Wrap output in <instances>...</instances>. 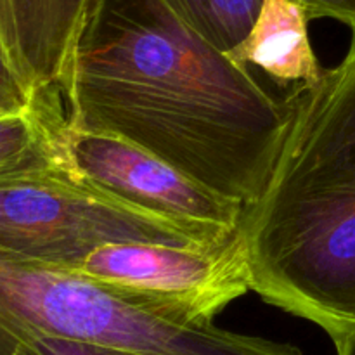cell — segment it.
Returning a JSON list of instances; mask_svg holds the SVG:
<instances>
[{
    "instance_id": "7c38bea8",
    "label": "cell",
    "mask_w": 355,
    "mask_h": 355,
    "mask_svg": "<svg viewBox=\"0 0 355 355\" xmlns=\"http://www.w3.org/2000/svg\"><path fill=\"white\" fill-rule=\"evenodd\" d=\"M307 12L309 19H336L355 28V0H293Z\"/></svg>"
},
{
    "instance_id": "5bb4252c",
    "label": "cell",
    "mask_w": 355,
    "mask_h": 355,
    "mask_svg": "<svg viewBox=\"0 0 355 355\" xmlns=\"http://www.w3.org/2000/svg\"><path fill=\"white\" fill-rule=\"evenodd\" d=\"M336 354L338 355H355V326L350 329L349 335L342 340L340 345H336Z\"/></svg>"
},
{
    "instance_id": "5b68a950",
    "label": "cell",
    "mask_w": 355,
    "mask_h": 355,
    "mask_svg": "<svg viewBox=\"0 0 355 355\" xmlns=\"http://www.w3.org/2000/svg\"><path fill=\"white\" fill-rule=\"evenodd\" d=\"M55 269L187 324H210L252 290L238 229L227 241L211 246L104 245L80 262Z\"/></svg>"
},
{
    "instance_id": "8fae6325",
    "label": "cell",
    "mask_w": 355,
    "mask_h": 355,
    "mask_svg": "<svg viewBox=\"0 0 355 355\" xmlns=\"http://www.w3.org/2000/svg\"><path fill=\"white\" fill-rule=\"evenodd\" d=\"M0 355H137L44 331L0 314Z\"/></svg>"
},
{
    "instance_id": "30bf717a",
    "label": "cell",
    "mask_w": 355,
    "mask_h": 355,
    "mask_svg": "<svg viewBox=\"0 0 355 355\" xmlns=\"http://www.w3.org/2000/svg\"><path fill=\"white\" fill-rule=\"evenodd\" d=\"M194 31L229 52L255 24L263 0H165Z\"/></svg>"
},
{
    "instance_id": "277c9868",
    "label": "cell",
    "mask_w": 355,
    "mask_h": 355,
    "mask_svg": "<svg viewBox=\"0 0 355 355\" xmlns=\"http://www.w3.org/2000/svg\"><path fill=\"white\" fill-rule=\"evenodd\" d=\"M236 231L151 214L83 182L69 170L0 179V255L69 267L114 243L211 246Z\"/></svg>"
},
{
    "instance_id": "8992f818",
    "label": "cell",
    "mask_w": 355,
    "mask_h": 355,
    "mask_svg": "<svg viewBox=\"0 0 355 355\" xmlns=\"http://www.w3.org/2000/svg\"><path fill=\"white\" fill-rule=\"evenodd\" d=\"M62 149L69 172L110 196L184 224L238 229L245 205L208 189L132 142L66 121Z\"/></svg>"
},
{
    "instance_id": "9c48e42d",
    "label": "cell",
    "mask_w": 355,
    "mask_h": 355,
    "mask_svg": "<svg viewBox=\"0 0 355 355\" xmlns=\"http://www.w3.org/2000/svg\"><path fill=\"white\" fill-rule=\"evenodd\" d=\"M66 121L59 89L42 90L26 106L0 113V179L68 170L62 149Z\"/></svg>"
},
{
    "instance_id": "3957f363",
    "label": "cell",
    "mask_w": 355,
    "mask_h": 355,
    "mask_svg": "<svg viewBox=\"0 0 355 355\" xmlns=\"http://www.w3.org/2000/svg\"><path fill=\"white\" fill-rule=\"evenodd\" d=\"M0 314L44 331L137 355H304L298 347L187 324L85 277L0 255Z\"/></svg>"
},
{
    "instance_id": "6da1fadb",
    "label": "cell",
    "mask_w": 355,
    "mask_h": 355,
    "mask_svg": "<svg viewBox=\"0 0 355 355\" xmlns=\"http://www.w3.org/2000/svg\"><path fill=\"white\" fill-rule=\"evenodd\" d=\"M68 123L132 142L246 205L262 193L290 106L165 0H99L61 83Z\"/></svg>"
},
{
    "instance_id": "4fadbf2b",
    "label": "cell",
    "mask_w": 355,
    "mask_h": 355,
    "mask_svg": "<svg viewBox=\"0 0 355 355\" xmlns=\"http://www.w3.org/2000/svg\"><path fill=\"white\" fill-rule=\"evenodd\" d=\"M31 97L33 96H30L19 85V82L14 78L12 73L6 68V64L0 59V113L26 106Z\"/></svg>"
},
{
    "instance_id": "7a4b0ae2",
    "label": "cell",
    "mask_w": 355,
    "mask_h": 355,
    "mask_svg": "<svg viewBox=\"0 0 355 355\" xmlns=\"http://www.w3.org/2000/svg\"><path fill=\"white\" fill-rule=\"evenodd\" d=\"M286 101L279 153L238 236L252 291L336 347L355 326V28L342 61Z\"/></svg>"
},
{
    "instance_id": "ba28073f",
    "label": "cell",
    "mask_w": 355,
    "mask_h": 355,
    "mask_svg": "<svg viewBox=\"0 0 355 355\" xmlns=\"http://www.w3.org/2000/svg\"><path fill=\"white\" fill-rule=\"evenodd\" d=\"M309 21L293 0H263L245 40L225 54L243 66H259L279 87L312 85L324 68L312 51Z\"/></svg>"
},
{
    "instance_id": "52a82bcc",
    "label": "cell",
    "mask_w": 355,
    "mask_h": 355,
    "mask_svg": "<svg viewBox=\"0 0 355 355\" xmlns=\"http://www.w3.org/2000/svg\"><path fill=\"white\" fill-rule=\"evenodd\" d=\"M99 0H0V59L30 96L59 89L80 30Z\"/></svg>"
}]
</instances>
